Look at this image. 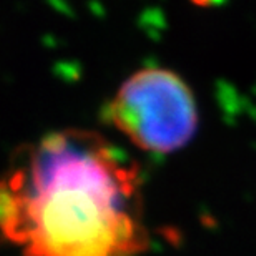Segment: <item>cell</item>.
Listing matches in <instances>:
<instances>
[{
  "mask_svg": "<svg viewBox=\"0 0 256 256\" xmlns=\"http://www.w3.org/2000/svg\"><path fill=\"white\" fill-rule=\"evenodd\" d=\"M0 240L17 256H142L140 166L98 132L45 133L0 173Z\"/></svg>",
  "mask_w": 256,
  "mask_h": 256,
  "instance_id": "1",
  "label": "cell"
},
{
  "mask_svg": "<svg viewBox=\"0 0 256 256\" xmlns=\"http://www.w3.org/2000/svg\"><path fill=\"white\" fill-rule=\"evenodd\" d=\"M104 116L132 145L155 155L183 150L200 125L190 85L162 66H145L128 76L106 104Z\"/></svg>",
  "mask_w": 256,
  "mask_h": 256,
  "instance_id": "2",
  "label": "cell"
}]
</instances>
